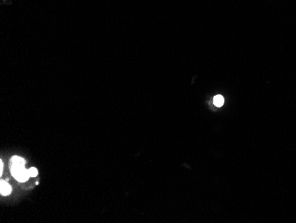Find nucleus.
Returning <instances> with one entry per match:
<instances>
[{
	"mask_svg": "<svg viewBox=\"0 0 296 223\" xmlns=\"http://www.w3.org/2000/svg\"><path fill=\"white\" fill-rule=\"evenodd\" d=\"M12 175L14 178L17 180L18 182H27L30 178V174L29 170H26L25 166L21 167H15V168H10Z\"/></svg>",
	"mask_w": 296,
	"mask_h": 223,
	"instance_id": "f257e3e1",
	"label": "nucleus"
},
{
	"mask_svg": "<svg viewBox=\"0 0 296 223\" xmlns=\"http://www.w3.org/2000/svg\"><path fill=\"white\" fill-rule=\"evenodd\" d=\"M26 165V161L24 158L18 156H14L11 158L10 160V168H15V167H21V166H25Z\"/></svg>",
	"mask_w": 296,
	"mask_h": 223,
	"instance_id": "f03ea898",
	"label": "nucleus"
},
{
	"mask_svg": "<svg viewBox=\"0 0 296 223\" xmlns=\"http://www.w3.org/2000/svg\"><path fill=\"white\" fill-rule=\"evenodd\" d=\"M12 192L11 186L5 181H1L0 182V193L2 196H8Z\"/></svg>",
	"mask_w": 296,
	"mask_h": 223,
	"instance_id": "7ed1b4c3",
	"label": "nucleus"
},
{
	"mask_svg": "<svg viewBox=\"0 0 296 223\" xmlns=\"http://www.w3.org/2000/svg\"><path fill=\"white\" fill-rule=\"evenodd\" d=\"M224 103H225V99H224V97L220 95V94H218V95H216L214 97V106L216 107H222L224 105Z\"/></svg>",
	"mask_w": 296,
	"mask_h": 223,
	"instance_id": "20e7f679",
	"label": "nucleus"
},
{
	"mask_svg": "<svg viewBox=\"0 0 296 223\" xmlns=\"http://www.w3.org/2000/svg\"><path fill=\"white\" fill-rule=\"evenodd\" d=\"M29 174H30V176L31 177H36L38 175V169L35 168V167H31V169H29Z\"/></svg>",
	"mask_w": 296,
	"mask_h": 223,
	"instance_id": "39448f33",
	"label": "nucleus"
},
{
	"mask_svg": "<svg viewBox=\"0 0 296 223\" xmlns=\"http://www.w3.org/2000/svg\"><path fill=\"white\" fill-rule=\"evenodd\" d=\"M2 172H3V163L0 162V174L2 175Z\"/></svg>",
	"mask_w": 296,
	"mask_h": 223,
	"instance_id": "423d86ee",
	"label": "nucleus"
}]
</instances>
